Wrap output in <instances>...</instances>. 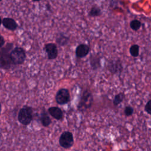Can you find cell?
<instances>
[{
    "label": "cell",
    "mask_w": 151,
    "mask_h": 151,
    "mask_svg": "<svg viewBox=\"0 0 151 151\" xmlns=\"http://www.w3.org/2000/svg\"><path fill=\"white\" fill-rule=\"evenodd\" d=\"M93 100L94 99L91 92L88 89H86L80 97L77 104V109L80 111H84L91 107Z\"/></svg>",
    "instance_id": "1"
},
{
    "label": "cell",
    "mask_w": 151,
    "mask_h": 151,
    "mask_svg": "<svg viewBox=\"0 0 151 151\" xmlns=\"http://www.w3.org/2000/svg\"><path fill=\"white\" fill-rule=\"evenodd\" d=\"M33 119L32 108L29 106H24L19 111L18 120L19 122L24 126L31 123Z\"/></svg>",
    "instance_id": "2"
},
{
    "label": "cell",
    "mask_w": 151,
    "mask_h": 151,
    "mask_svg": "<svg viewBox=\"0 0 151 151\" xmlns=\"http://www.w3.org/2000/svg\"><path fill=\"white\" fill-rule=\"evenodd\" d=\"M9 57L13 64L20 65L24 63L26 59V53L22 48L17 47L10 52Z\"/></svg>",
    "instance_id": "3"
},
{
    "label": "cell",
    "mask_w": 151,
    "mask_h": 151,
    "mask_svg": "<svg viewBox=\"0 0 151 151\" xmlns=\"http://www.w3.org/2000/svg\"><path fill=\"white\" fill-rule=\"evenodd\" d=\"M58 142L60 146L64 149H68L71 148L74 143L73 133L69 131L63 132L59 137Z\"/></svg>",
    "instance_id": "4"
},
{
    "label": "cell",
    "mask_w": 151,
    "mask_h": 151,
    "mask_svg": "<svg viewBox=\"0 0 151 151\" xmlns=\"http://www.w3.org/2000/svg\"><path fill=\"white\" fill-rule=\"evenodd\" d=\"M56 103L59 105H64L70 101V94L68 89L65 88H60L55 96Z\"/></svg>",
    "instance_id": "5"
},
{
    "label": "cell",
    "mask_w": 151,
    "mask_h": 151,
    "mask_svg": "<svg viewBox=\"0 0 151 151\" xmlns=\"http://www.w3.org/2000/svg\"><path fill=\"white\" fill-rule=\"evenodd\" d=\"M107 68L113 74L121 73L123 70L122 61L120 58L111 59L108 62Z\"/></svg>",
    "instance_id": "6"
},
{
    "label": "cell",
    "mask_w": 151,
    "mask_h": 151,
    "mask_svg": "<svg viewBox=\"0 0 151 151\" xmlns=\"http://www.w3.org/2000/svg\"><path fill=\"white\" fill-rule=\"evenodd\" d=\"M44 50L47 54L48 60H54L58 57V48L55 43L50 42L45 44L44 45Z\"/></svg>",
    "instance_id": "7"
},
{
    "label": "cell",
    "mask_w": 151,
    "mask_h": 151,
    "mask_svg": "<svg viewBox=\"0 0 151 151\" xmlns=\"http://www.w3.org/2000/svg\"><path fill=\"white\" fill-rule=\"evenodd\" d=\"M90 51V47L86 44H80L76 48L75 53L77 58H82L86 57Z\"/></svg>",
    "instance_id": "8"
},
{
    "label": "cell",
    "mask_w": 151,
    "mask_h": 151,
    "mask_svg": "<svg viewBox=\"0 0 151 151\" xmlns=\"http://www.w3.org/2000/svg\"><path fill=\"white\" fill-rule=\"evenodd\" d=\"M49 114L57 120H61L64 117V113L63 110L58 107L51 106L48 109Z\"/></svg>",
    "instance_id": "9"
},
{
    "label": "cell",
    "mask_w": 151,
    "mask_h": 151,
    "mask_svg": "<svg viewBox=\"0 0 151 151\" xmlns=\"http://www.w3.org/2000/svg\"><path fill=\"white\" fill-rule=\"evenodd\" d=\"M90 66L93 70H97L101 67V60L98 54H92L90 57Z\"/></svg>",
    "instance_id": "10"
},
{
    "label": "cell",
    "mask_w": 151,
    "mask_h": 151,
    "mask_svg": "<svg viewBox=\"0 0 151 151\" xmlns=\"http://www.w3.org/2000/svg\"><path fill=\"white\" fill-rule=\"evenodd\" d=\"M2 23L5 28L11 31L15 30L18 27L16 21L11 18H4L2 21Z\"/></svg>",
    "instance_id": "11"
},
{
    "label": "cell",
    "mask_w": 151,
    "mask_h": 151,
    "mask_svg": "<svg viewBox=\"0 0 151 151\" xmlns=\"http://www.w3.org/2000/svg\"><path fill=\"white\" fill-rule=\"evenodd\" d=\"M55 42L60 46L63 47L67 45L70 42V38L63 33H59L55 38Z\"/></svg>",
    "instance_id": "12"
},
{
    "label": "cell",
    "mask_w": 151,
    "mask_h": 151,
    "mask_svg": "<svg viewBox=\"0 0 151 151\" xmlns=\"http://www.w3.org/2000/svg\"><path fill=\"white\" fill-rule=\"evenodd\" d=\"M40 120L42 126L45 127H48L52 123L50 117L45 111H43L41 113Z\"/></svg>",
    "instance_id": "13"
},
{
    "label": "cell",
    "mask_w": 151,
    "mask_h": 151,
    "mask_svg": "<svg viewBox=\"0 0 151 151\" xmlns=\"http://www.w3.org/2000/svg\"><path fill=\"white\" fill-rule=\"evenodd\" d=\"M102 14V11L101 8L97 5H94L90 9L88 12V16L90 17H97Z\"/></svg>",
    "instance_id": "14"
},
{
    "label": "cell",
    "mask_w": 151,
    "mask_h": 151,
    "mask_svg": "<svg viewBox=\"0 0 151 151\" xmlns=\"http://www.w3.org/2000/svg\"><path fill=\"white\" fill-rule=\"evenodd\" d=\"M125 98V94L123 92L119 93L116 94L113 99V104L114 106H117L121 104Z\"/></svg>",
    "instance_id": "15"
},
{
    "label": "cell",
    "mask_w": 151,
    "mask_h": 151,
    "mask_svg": "<svg viewBox=\"0 0 151 151\" xmlns=\"http://www.w3.org/2000/svg\"><path fill=\"white\" fill-rule=\"evenodd\" d=\"M139 45L137 44H133L129 48V52L133 57H137L139 55Z\"/></svg>",
    "instance_id": "16"
},
{
    "label": "cell",
    "mask_w": 151,
    "mask_h": 151,
    "mask_svg": "<svg viewBox=\"0 0 151 151\" xmlns=\"http://www.w3.org/2000/svg\"><path fill=\"white\" fill-rule=\"evenodd\" d=\"M141 26H142V22L138 19L132 20L130 22V28L134 31H137V30H139L141 27Z\"/></svg>",
    "instance_id": "17"
},
{
    "label": "cell",
    "mask_w": 151,
    "mask_h": 151,
    "mask_svg": "<svg viewBox=\"0 0 151 151\" xmlns=\"http://www.w3.org/2000/svg\"><path fill=\"white\" fill-rule=\"evenodd\" d=\"M134 113V109L130 105L126 106L124 109V114L126 117H129L133 115Z\"/></svg>",
    "instance_id": "18"
},
{
    "label": "cell",
    "mask_w": 151,
    "mask_h": 151,
    "mask_svg": "<svg viewBox=\"0 0 151 151\" xmlns=\"http://www.w3.org/2000/svg\"><path fill=\"white\" fill-rule=\"evenodd\" d=\"M150 103H151V100H149L147 101V102L146 103V104H145V107H144V110H145V111L146 113H147L149 115H150V114H151V113H150V111H151V109H150V107H151Z\"/></svg>",
    "instance_id": "19"
},
{
    "label": "cell",
    "mask_w": 151,
    "mask_h": 151,
    "mask_svg": "<svg viewBox=\"0 0 151 151\" xmlns=\"http://www.w3.org/2000/svg\"><path fill=\"white\" fill-rule=\"evenodd\" d=\"M5 43V40L4 37L0 34V48H1Z\"/></svg>",
    "instance_id": "20"
},
{
    "label": "cell",
    "mask_w": 151,
    "mask_h": 151,
    "mask_svg": "<svg viewBox=\"0 0 151 151\" xmlns=\"http://www.w3.org/2000/svg\"><path fill=\"white\" fill-rule=\"evenodd\" d=\"M33 2H39V1H41L42 0H32Z\"/></svg>",
    "instance_id": "21"
},
{
    "label": "cell",
    "mask_w": 151,
    "mask_h": 151,
    "mask_svg": "<svg viewBox=\"0 0 151 151\" xmlns=\"http://www.w3.org/2000/svg\"><path fill=\"white\" fill-rule=\"evenodd\" d=\"M2 24V19H1V18L0 17V25Z\"/></svg>",
    "instance_id": "22"
},
{
    "label": "cell",
    "mask_w": 151,
    "mask_h": 151,
    "mask_svg": "<svg viewBox=\"0 0 151 151\" xmlns=\"http://www.w3.org/2000/svg\"><path fill=\"white\" fill-rule=\"evenodd\" d=\"M1 104L0 103V113H1Z\"/></svg>",
    "instance_id": "23"
},
{
    "label": "cell",
    "mask_w": 151,
    "mask_h": 151,
    "mask_svg": "<svg viewBox=\"0 0 151 151\" xmlns=\"http://www.w3.org/2000/svg\"><path fill=\"white\" fill-rule=\"evenodd\" d=\"M1 1H2V0H0V2H1Z\"/></svg>",
    "instance_id": "24"
}]
</instances>
